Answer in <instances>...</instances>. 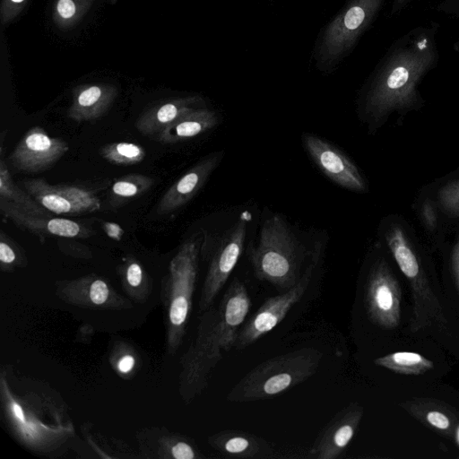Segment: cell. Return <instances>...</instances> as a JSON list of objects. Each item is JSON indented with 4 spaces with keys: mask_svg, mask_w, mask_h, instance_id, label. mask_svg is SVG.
Instances as JSON below:
<instances>
[{
    "mask_svg": "<svg viewBox=\"0 0 459 459\" xmlns=\"http://www.w3.org/2000/svg\"><path fill=\"white\" fill-rule=\"evenodd\" d=\"M434 60L432 45L421 38L396 50L385 62L359 100L360 117L371 132L391 115H403L418 108V85Z\"/></svg>",
    "mask_w": 459,
    "mask_h": 459,
    "instance_id": "6da1fadb",
    "label": "cell"
},
{
    "mask_svg": "<svg viewBox=\"0 0 459 459\" xmlns=\"http://www.w3.org/2000/svg\"><path fill=\"white\" fill-rule=\"evenodd\" d=\"M322 359L323 353L319 350L304 347L266 359L232 387L227 400L246 403L280 395L311 377Z\"/></svg>",
    "mask_w": 459,
    "mask_h": 459,
    "instance_id": "7a4b0ae2",
    "label": "cell"
},
{
    "mask_svg": "<svg viewBox=\"0 0 459 459\" xmlns=\"http://www.w3.org/2000/svg\"><path fill=\"white\" fill-rule=\"evenodd\" d=\"M248 256L255 277L287 290L300 279L303 248L290 227L278 213L265 219L258 241Z\"/></svg>",
    "mask_w": 459,
    "mask_h": 459,
    "instance_id": "3957f363",
    "label": "cell"
},
{
    "mask_svg": "<svg viewBox=\"0 0 459 459\" xmlns=\"http://www.w3.org/2000/svg\"><path fill=\"white\" fill-rule=\"evenodd\" d=\"M383 234L390 253L409 283L412 298L411 331L418 333L432 326L446 329L448 325L446 316L407 230L402 223L391 221Z\"/></svg>",
    "mask_w": 459,
    "mask_h": 459,
    "instance_id": "277c9868",
    "label": "cell"
},
{
    "mask_svg": "<svg viewBox=\"0 0 459 459\" xmlns=\"http://www.w3.org/2000/svg\"><path fill=\"white\" fill-rule=\"evenodd\" d=\"M385 0H349L323 28L316 41L313 59L323 73L334 71L352 51Z\"/></svg>",
    "mask_w": 459,
    "mask_h": 459,
    "instance_id": "5b68a950",
    "label": "cell"
},
{
    "mask_svg": "<svg viewBox=\"0 0 459 459\" xmlns=\"http://www.w3.org/2000/svg\"><path fill=\"white\" fill-rule=\"evenodd\" d=\"M204 312L195 342L185 357L183 386L189 399L206 386L212 370L222 358V351L234 348L238 337L223 324L218 308L210 307Z\"/></svg>",
    "mask_w": 459,
    "mask_h": 459,
    "instance_id": "8992f818",
    "label": "cell"
},
{
    "mask_svg": "<svg viewBox=\"0 0 459 459\" xmlns=\"http://www.w3.org/2000/svg\"><path fill=\"white\" fill-rule=\"evenodd\" d=\"M199 239L185 241L170 261L167 276L169 290V344L176 349L183 337L192 307L198 272Z\"/></svg>",
    "mask_w": 459,
    "mask_h": 459,
    "instance_id": "52a82bcc",
    "label": "cell"
},
{
    "mask_svg": "<svg viewBox=\"0 0 459 459\" xmlns=\"http://www.w3.org/2000/svg\"><path fill=\"white\" fill-rule=\"evenodd\" d=\"M319 255L320 248L316 245L312 261L302 273L299 281L285 292L267 299L255 313L245 321L239 329L234 345L237 351L246 349L271 332L284 319L291 307L301 299L311 281Z\"/></svg>",
    "mask_w": 459,
    "mask_h": 459,
    "instance_id": "ba28073f",
    "label": "cell"
},
{
    "mask_svg": "<svg viewBox=\"0 0 459 459\" xmlns=\"http://www.w3.org/2000/svg\"><path fill=\"white\" fill-rule=\"evenodd\" d=\"M250 217L241 214L220 238L212 255L208 272L202 289L199 308L206 311L223 288L241 256Z\"/></svg>",
    "mask_w": 459,
    "mask_h": 459,
    "instance_id": "9c48e42d",
    "label": "cell"
},
{
    "mask_svg": "<svg viewBox=\"0 0 459 459\" xmlns=\"http://www.w3.org/2000/svg\"><path fill=\"white\" fill-rule=\"evenodd\" d=\"M402 291L396 277L383 258L370 267L365 288L368 318L385 329L397 327L401 321Z\"/></svg>",
    "mask_w": 459,
    "mask_h": 459,
    "instance_id": "30bf717a",
    "label": "cell"
},
{
    "mask_svg": "<svg viewBox=\"0 0 459 459\" xmlns=\"http://www.w3.org/2000/svg\"><path fill=\"white\" fill-rule=\"evenodd\" d=\"M24 189L53 214L82 215L100 209L95 190L80 185H52L45 178L22 181Z\"/></svg>",
    "mask_w": 459,
    "mask_h": 459,
    "instance_id": "8fae6325",
    "label": "cell"
},
{
    "mask_svg": "<svg viewBox=\"0 0 459 459\" xmlns=\"http://www.w3.org/2000/svg\"><path fill=\"white\" fill-rule=\"evenodd\" d=\"M304 150L318 169L348 191L365 193L368 185L357 165L340 149L312 133H303Z\"/></svg>",
    "mask_w": 459,
    "mask_h": 459,
    "instance_id": "7c38bea8",
    "label": "cell"
},
{
    "mask_svg": "<svg viewBox=\"0 0 459 459\" xmlns=\"http://www.w3.org/2000/svg\"><path fill=\"white\" fill-rule=\"evenodd\" d=\"M69 150L66 141L49 136L40 126L30 128L8 157L13 169L39 173L52 168Z\"/></svg>",
    "mask_w": 459,
    "mask_h": 459,
    "instance_id": "4fadbf2b",
    "label": "cell"
},
{
    "mask_svg": "<svg viewBox=\"0 0 459 459\" xmlns=\"http://www.w3.org/2000/svg\"><path fill=\"white\" fill-rule=\"evenodd\" d=\"M363 412V407L353 402L339 411L315 441L309 456L316 459L339 458L354 437Z\"/></svg>",
    "mask_w": 459,
    "mask_h": 459,
    "instance_id": "5bb4252c",
    "label": "cell"
},
{
    "mask_svg": "<svg viewBox=\"0 0 459 459\" xmlns=\"http://www.w3.org/2000/svg\"><path fill=\"white\" fill-rule=\"evenodd\" d=\"M0 211L2 215L16 227L41 238L47 236L86 238L95 233L83 222L65 218L36 216L2 198H0Z\"/></svg>",
    "mask_w": 459,
    "mask_h": 459,
    "instance_id": "9a60e30c",
    "label": "cell"
},
{
    "mask_svg": "<svg viewBox=\"0 0 459 459\" xmlns=\"http://www.w3.org/2000/svg\"><path fill=\"white\" fill-rule=\"evenodd\" d=\"M223 156L222 151L215 152L191 167L161 196L157 204V213H172L185 206L205 185Z\"/></svg>",
    "mask_w": 459,
    "mask_h": 459,
    "instance_id": "2e32d148",
    "label": "cell"
},
{
    "mask_svg": "<svg viewBox=\"0 0 459 459\" xmlns=\"http://www.w3.org/2000/svg\"><path fill=\"white\" fill-rule=\"evenodd\" d=\"M117 94V89L108 83L78 85L73 91L67 117L77 123L98 120L110 109Z\"/></svg>",
    "mask_w": 459,
    "mask_h": 459,
    "instance_id": "e0dca14e",
    "label": "cell"
},
{
    "mask_svg": "<svg viewBox=\"0 0 459 459\" xmlns=\"http://www.w3.org/2000/svg\"><path fill=\"white\" fill-rule=\"evenodd\" d=\"M206 107L205 100L199 95L169 99L149 107L134 123L143 135H157L183 115Z\"/></svg>",
    "mask_w": 459,
    "mask_h": 459,
    "instance_id": "ac0fdd59",
    "label": "cell"
},
{
    "mask_svg": "<svg viewBox=\"0 0 459 459\" xmlns=\"http://www.w3.org/2000/svg\"><path fill=\"white\" fill-rule=\"evenodd\" d=\"M402 408L427 428L445 436L454 437L459 425L458 412L446 403L417 397L401 403Z\"/></svg>",
    "mask_w": 459,
    "mask_h": 459,
    "instance_id": "d6986e66",
    "label": "cell"
},
{
    "mask_svg": "<svg viewBox=\"0 0 459 459\" xmlns=\"http://www.w3.org/2000/svg\"><path fill=\"white\" fill-rule=\"evenodd\" d=\"M208 441L212 447L228 457L262 459L274 455L264 438L241 430H223L211 436Z\"/></svg>",
    "mask_w": 459,
    "mask_h": 459,
    "instance_id": "ffe728a7",
    "label": "cell"
},
{
    "mask_svg": "<svg viewBox=\"0 0 459 459\" xmlns=\"http://www.w3.org/2000/svg\"><path fill=\"white\" fill-rule=\"evenodd\" d=\"M220 120L214 110L199 108L178 118L157 134L156 139L163 144L184 142L214 128Z\"/></svg>",
    "mask_w": 459,
    "mask_h": 459,
    "instance_id": "44dd1931",
    "label": "cell"
},
{
    "mask_svg": "<svg viewBox=\"0 0 459 459\" xmlns=\"http://www.w3.org/2000/svg\"><path fill=\"white\" fill-rule=\"evenodd\" d=\"M154 185L152 177L140 173L123 175L112 183L108 201L112 209H117L145 194Z\"/></svg>",
    "mask_w": 459,
    "mask_h": 459,
    "instance_id": "7402d4cb",
    "label": "cell"
},
{
    "mask_svg": "<svg viewBox=\"0 0 459 459\" xmlns=\"http://www.w3.org/2000/svg\"><path fill=\"white\" fill-rule=\"evenodd\" d=\"M0 198L4 199L22 210L41 217H53V213L40 205L26 190L13 182L7 164L0 160Z\"/></svg>",
    "mask_w": 459,
    "mask_h": 459,
    "instance_id": "603a6c76",
    "label": "cell"
},
{
    "mask_svg": "<svg viewBox=\"0 0 459 459\" xmlns=\"http://www.w3.org/2000/svg\"><path fill=\"white\" fill-rule=\"evenodd\" d=\"M379 367L396 374L418 376L434 368V363L426 357L412 351H396L374 359Z\"/></svg>",
    "mask_w": 459,
    "mask_h": 459,
    "instance_id": "cb8c5ba5",
    "label": "cell"
},
{
    "mask_svg": "<svg viewBox=\"0 0 459 459\" xmlns=\"http://www.w3.org/2000/svg\"><path fill=\"white\" fill-rule=\"evenodd\" d=\"M100 155L110 164L131 166L142 162L146 156V152L137 143L114 142L101 146Z\"/></svg>",
    "mask_w": 459,
    "mask_h": 459,
    "instance_id": "d4e9b609",
    "label": "cell"
},
{
    "mask_svg": "<svg viewBox=\"0 0 459 459\" xmlns=\"http://www.w3.org/2000/svg\"><path fill=\"white\" fill-rule=\"evenodd\" d=\"M94 0H56L52 18L56 27L67 30L88 13Z\"/></svg>",
    "mask_w": 459,
    "mask_h": 459,
    "instance_id": "484cf974",
    "label": "cell"
},
{
    "mask_svg": "<svg viewBox=\"0 0 459 459\" xmlns=\"http://www.w3.org/2000/svg\"><path fill=\"white\" fill-rule=\"evenodd\" d=\"M437 202L447 217H459V178L451 180L439 188Z\"/></svg>",
    "mask_w": 459,
    "mask_h": 459,
    "instance_id": "4316f807",
    "label": "cell"
},
{
    "mask_svg": "<svg viewBox=\"0 0 459 459\" xmlns=\"http://www.w3.org/2000/svg\"><path fill=\"white\" fill-rule=\"evenodd\" d=\"M20 247L4 230L0 231V263L4 269L13 267L23 261Z\"/></svg>",
    "mask_w": 459,
    "mask_h": 459,
    "instance_id": "83f0119b",
    "label": "cell"
},
{
    "mask_svg": "<svg viewBox=\"0 0 459 459\" xmlns=\"http://www.w3.org/2000/svg\"><path fill=\"white\" fill-rule=\"evenodd\" d=\"M420 216L424 227L429 231H434L437 228V208L432 200L426 199L423 201L420 210Z\"/></svg>",
    "mask_w": 459,
    "mask_h": 459,
    "instance_id": "f1b7e54d",
    "label": "cell"
},
{
    "mask_svg": "<svg viewBox=\"0 0 459 459\" xmlns=\"http://www.w3.org/2000/svg\"><path fill=\"white\" fill-rule=\"evenodd\" d=\"M27 0H2L0 18L3 24H7L15 19L23 10Z\"/></svg>",
    "mask_w": 459,
    "mask_h": 459,
    "instance_id": "f546056e",
    "label": "cell"
},
{
    "mask_svg": "<svg viewBox=\"0 0 459 459\" xmlns=\"http://www.w3.org/2000/svg\"><path fill=\"white\" fill-rule=\"evenodd\" d=\"M57 246L62 252L70 255L83 258H89L91 256V252L88 247L81 243L72 241L69 238H65V239L59 240L57 242Z\"/></svg>",
    "mask_w": 459,
    "mask_h": 459,
    "instance_id": "4dcf8cb0",
    "label": "cell"
},
{
    "mask_svg": "<svg viewBox=\"0 0 459 459\" xmlns=\"http://www.w3.org/2000/svg\"><path fill=\"white\" fill-rule=\"evenodd\" d=\"M125 275L127 283L132 287H138L143 279V271L136 260H128L125 266Z\"/></svg>",
    "mask_w": 459,
    "mask_h": 459,
    "instance_id": "1f68e13d",
    "label": "cell"
},
{
    "mask_svg": "<svg viewBox=\"0 0 459 459\" xmlns=\"http://www.w3.org/2000/svg\"><path fill=\"white\" fill-rule=\"evenodd\" d=\"M89 290L90 299L95 305L103 304L108 298V286L104 281L100 279L94 280L91 283Z\"/></svg>",
    "mask_w": 459,
    "mask_h": 459,
    "instance_id": "d6a6232c",
    "label": "cell"
},
{
    "mask_svg": "<svg viewBox=\"0 0 459 459\" xmlns=\"http://www.w3.org/2000/svg\"><path fill=\"white\" fill-rule=\"evenodd\" d=\"M171 455L176 459H194L198 457L195 449L185 441L177 442L171 447Z\"/></svg>",
    "mask_w": 459,
    "mask_h": 459,
    "instance_id": "836d02e7",
    "label": "cell"
},
{
    "mask_svg": "<svg viewBox=\"0 0 459 459\" xmlns=\"http://www.w3.org/2000/svg\"><path fill=\"white\" fill-rule=\"evenodd\" d=\"M451 269L455 284L459 294V234L451 252Z\"/></svg>",
    "mask_w": 459,
    "mask_h": 459,
    "instance_id": "e575fe53",
    "label": "cell"
},
{
    "mask_svg": "<svg viewBox=\"0 0 459 459\" xmlns=\"http://www.w3.org/2000/svg\"><path fill=\"white\" fill-rule=\"evenodd\" d=\"M102 227L106 235L115 240H120L124 235V230L117 223L104 221Z\"/></svg>",
    "mask_w": 459,
    "mask_h": 459,
    "instance_id": "d590c367",
    "label": "cell"
},
{
    "mask_svg": "<svg viewBox=\"0 0 459 459\" xmlns=\"http://www.w3.org/2000/svg\"><path fill=\"white\" fill-rule=\"evenodd\" d=\"M134 366V359L130 355H125L119 359L117 363V368L122 373H128L129 371L132 370Z\"/></svg>",
    "mask_w": 459,
    "mask_h": 459,
    "instance_id": "8d00e7d4",
    "label": "cell"
},
{
    "mask_svg": "<svg viewBox=\"0 0 459 459\" xmlns=\"http://www.w3.org/2000/svg\"><path fill=\"white\" fill-rule=\"evenodd\" d=\"M455 436L456 437V441H457V443L459 444V425H458V427H457V429H456V431H455Z\"/></svg>",
    "mask_w": 459,
    "mask_h": 459,
    "instance_id": "74e56055",
    "label": "cell"
},
{
    "mask_svg": "<svg viewBox=\"0 0 459 459\" xmlns=\"http://www.w3.org/2000/svg\"><path fill=\"white\" fill-rule=\"evenodd\" d=\"M405 0H397L398 4H403Z\"/></svg>",
    "mask_w": 459,
    "mask_h": 459,
    "instance_id": "f35d334b",
    "label": "cell"
}]
</instances>
